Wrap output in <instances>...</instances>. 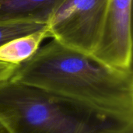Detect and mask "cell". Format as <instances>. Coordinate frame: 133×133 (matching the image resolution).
<instances>
[{
  "label": "cell",
  "mask_w": 133,
  "mask_h": 133,
  "mask_svg": "<svg viewBox=\"0 0 133 133\" xmlns=\"http://www.w3.org/2000/svg\"><path fill=\"white\" fill-rule=\"evenodd\" d=\"M0 122L8 133H133V120L9 79L0 81Z\"/></svg>",
  "instance_id": "cell-2"
},
{
  "label": "cell",
  "mask_w": 133,
  "mask_h": 133,
  "mask_svg": "<svg viewBox=\"0 0 133 133\" xmlns=\"http://www.w3.org/2000/svg\"><path fill=\"white\" fill-rule=\"evenodd\" d=\"M10 80L133 120V72L108 67L52 39L15 69Z\"/></svg>",
  "instance_id": "cell-1"
},
{
  "label": "cell",
  "mask_w": 133,
  "mask_h": 133,
  "mask_svg": "<svg viewBox=\"0 0 133 133\" xmlns=\"http://www.w3.org/2000/svg\"><path fill=\"white\" fill-rule=\"evenodd\" d=\"M109 0H65L47 25L49 37L91 55L104 27Z\"/></svg>",
  "instance_id": "cell-3"
},
{
  "label": "cell",
  "mask_w": 133,
  "mask_h": 133,
  "mask_svg": "<svg viewBox=\"0 0 133 133\" xmlns=\"http://www.w3.org/2000/svg\"><path fill=\"white\" fill-rule=\"evenodd\" d=\"M18 65H12L0 61V81L9 79Z\"/></svg>",
  "instance_id": "cell-8"
},
{
  "label": "cell",
  "mask_w": 133,
  "mask_h": 133,
  "mask_svg": "<svg viewBox=\"0 0 133 133\" xmlns=\"http://www.w3.org/2000/svg\"><path fill=\"white\" fill-rule=\"evenodd\" d=\"M46 26L26 22H0V47L16 37L34 33Z\"/></svg>",
  "instance_id": "cell-7"
},
{
  "label": "cell",
  "mask_w": 133,
  "mask_h": 133,
  "mask_svg": "<svg viewBox=\"0 0 133 133\" xmlns=\"http://www.w3.org/2000/svg\"><path fill=\"white\" fill-rule=\"evenodd\" d=\"M0 133H8L5 127L1 124V122H0Z\"/></svg>",
  "instance_id": "cell-9"
},
{
  "label": "cell",
  "mask_w": 133,
  "mask_h": 133,
  "mask_svg": "<svg viewBox=\"0 0 133 133\" xmlns=\"http://www.w3.org/2000/svg\"><path fill=\"white\" fill-rule=\"evenodd\" d=\"M48 37H50L47 26L34 33L16 37L0 47V61L19 65L30 58Z\"/></svg>",
  "instance_id": "cell-6"
},
{
  "label": "cell",
  "mask_w": 133,
  "mask_h": 133,
  "mask_svg": "<svg viewBox=\"0 0 133 133\" xmlns=\"http://www.w3.org/2000/svg\"><path fill=\"white\" fill-rule=\"evenodd\" d=\"M132 0H109L100 41L90 55L115 69H132Z\"/></svg>",
  "instance_id": "cell-4"
},
{
  "label": "cell",
  "mask_w": 133,
  "mask_h": 133,
  "mask_svg": "<svg viewBox=\"0 0 133 133\" xmlns=\"http://www.w3.org/2000/svg\"><path fill=\"white\" fill-rule=\"evenodd\" d=\"M65 0H0V22L48 25Z\"/></svg>",
  "instance_id": "cell-5"
}]
</instances>
